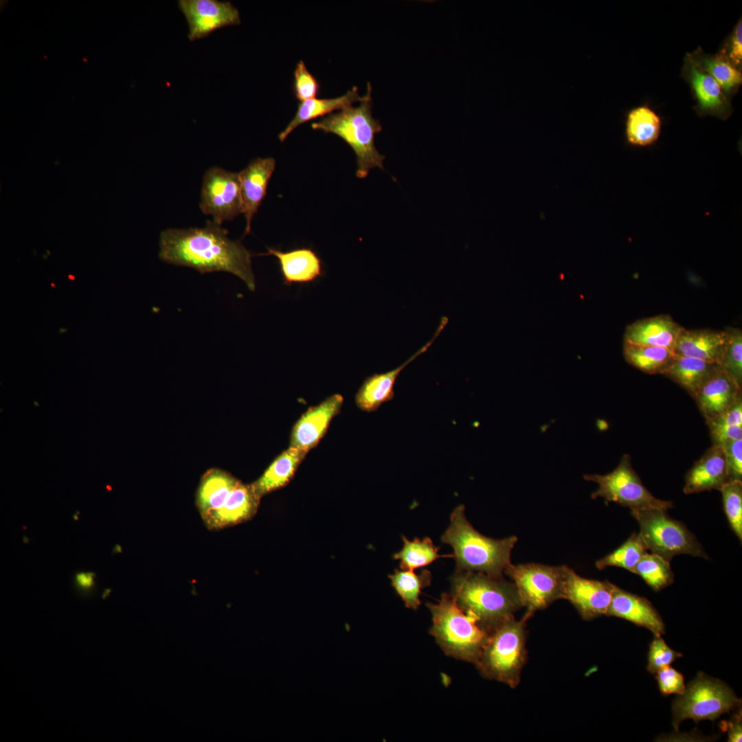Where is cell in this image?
<instances>
[{"label": "cell", "instance_id": "obj_1", "mask_svg": "<svg viewBox=\"0 0 742 742\" xmlns=\"http://www.w3.org/2000/svg\"><path fill=\"white\" fill-rule=\"evenodd\" d=\"M159 257L163 261L193 268L201 273H231L254 291L255 276L251 254L240 240L227 236V231L213 221L202 228L167 229L160 235Z\"/></svg>", "mask_w": 742, "mask_h": 742}, {"label": "cell", "instance_id": "obj_2", "mask_svg": "<svg viewBox=\"0 0 742 742\" xmlns=\"http://www.w3.org/2000/svg\"><path fill=\"white\" fill-rule=\"evenodd\" d=\"M450 595L486 631L523 607L513 583L482 572L456 570Z\"/></svg>", "mask_w": 742, "mask_h": 742}, {"label": "cell", "instance_id": "obj_3", "mask_svg": "<svg viewBox=\"0 0 742 742\" xmlns=\"http://www.w3.org/2000/svg\"><path fill=\"white\" fill-rule=\"evenodd\" d=\"M441 541L453 550L456 570L502 577L510 564V553L517 538L511 536L495 539L480 534L467 521L464 506L461 504L452 511L449 526L442 535Z\"/></svg>", "mask_w": 742, "mask_h": 742}, {"label": "cell", "instance_id": "obj_4", "mask_svg": "<svg viewBox=\"0 0 742 742\" xmlns=\"http://www.w3.org/2000/svg\"><path fill=\"white\" fill-rule=\"evenodd\" d=\"M371 92V85L368 82L366 93L359 106L351 105L311 124L313 129L333 133L348 144L356 155V175L360 179L366 178L372 168L384 169L385 157L374 145L375 135L382 131V126L372 116Z\"/></svg>", "mask_w": 742, "mask_h": 742}, {"label": "cell", "instance_id": "obj_5", "mask_svg": "<svg viewBox=\"0 0 742 742\" xmlns=\"http://www.w3.org/2000/svg\"><path fill=\"white\" fill-rule=\"evenodd\" d=\"M526 622L512 616L489 629L475 667L485 678L515 688L527 659Z\"/></svg>", "mask_w": 742, "mask_h": 742}, {"label": "cell", "instance_id": "obj_6", "mask_svg": "<svg viewBox=\"0 0 742 742\" xmlns=\"http://www.w3.org/2000/svg\"><path fill=\"white\" fill-rule=\"evenodd\" d=\"M431 614L429 633L447 656L475 664L487 636L476 620L465 614L450 594L426 604Z\"/></svg>", "mask_w": 742, "mask_h": 742}, {"label": "cell", "instance_id": "obj_7", "mask_svg": "<svg viewBox=\"0 0 742 742\" xmlns=\"http://www.w3.org/2000/svg\"><path fill=\"white\" fill-rule=\"evenodd\" d=\"M741 704V699L728 685L699 673L675 699L673 726L677 730L687 719L696 723L704 719L715 721L721 715L740 708Z\"/></svg>", "mask_w": 742, "mask_h": 742}, {"label": "cell", "instance_id": "obj_8", "mask_svg": "<svg viewBox=\"0 0 742 742\" xmlns=\"http://www.w3.org/2000/svg\"><path fill=\"white\" fill-rule=\"evenodd\" d=\"M631 514L638 522L640 534L653 553L668 561L682 554L708 558L695 536L683 523L671 518L666 510L631 509Z\"/></svg>", "mask_w": 742, "mask_h": 742}, {"label": "cell", "instance_id": "obj_9", "mask_svg": "<svg viewBox=\"0 0 742 742\" xmlns=\"http://www.w3.org/2000/svg\"><path fill=\"white\" fill-rule=\"evenodd\" d=\"M569 567L539 563L512 565L506 573L512 580L526 607L523 620L527 621L538 610L547 608L554 601L563 599L565 583Z\"/></svg>", "mask_w": 742, "mask_h": 742}, {"label": "cell", "instance_id": "obj_10", "mask_svg": "<svg viewBox=\"0 0 742 742\" xmlns=\"http://www.w3.org/2000/svg\"><path fill=\"white\" fill-rule=\"evenodd\" d=\"M584 479L598 484V489L591 497H603L607 502H614L631 509L659 508L668 510L673 507L671 501L655 497L644 486L633 469L631 456L624 455L618 466L606 475H585Z\"/></svg>", "mask_w": 742, "mask_h": 742}, {"label": "cell", "instance_id": "obj_11", "mask_svg": "<svg viewBox=\"0 0 742 742\" xmlns=\"http://www.w3.org/2000/svg\"><path fill=\"white\" fill-rule=\"evenodd\" d=\"M199 205L203 213L212 216L218 225L243 213L239 173L219 167L208 169L203 177Z\"/></svg>", "mask_w": 742, "mask_h": 742}, {"label": "cell", "instance_id": "obj_12", "mask_svg": "<svg viewBox=\"0 0 742 742\" xmlns=\"http://www.w3.org/2000/svg\"><path fill=\"white\" fill-rule=\"evenodd\" d=\"M682 75L690 88L696 102L695 109L700 116L712 115L725 120L732 115L734 109L730 99L690 53L684 58Z\"/></svg>", "mask_w": 742, "mask_h": 742}, {"label": "cell", "instance_id": "obj_13", "mask_svg": "<svg viewBox=\"0 0 742 742\" xmlns=\"http://www.w3.org/2000/svg\"><path fill=\"white\" fill-rule=\"evenodd\" d=\"M614 587L615 585L607 581H600L581 577L569 567L563 599L572 604L583 620H590L606 615Z\"/></svg>", "mask_w": 742, "mask_h": 742}, {"label": "cell", "instance_id": "obj_14", "mask_svg": "<svg viewBox=\"0 0 742 742\" xmlns=\"http://www.w3.org/2000/svg\"><path fill=\"white\" fill-rule=\"evenodd\" d=\"M344 398L335 394L310 407L294 425L290 446L308 451L317 445L325 435L333 418L339 413Z\"/></svg>", "mask_w": 742, "mask_h": 742}, {"label": "cell", "instance_id": "obj_15", "mask_svg": "<svg viewBox=\"0 0 742 742\" xmlns=\"http://www.w3.org/2000/svg\"><path fill=\"white\" fill-rule=\"evenodd\" d=\"M447 323L448 318L442 317L433 337L401 366L392 370L374 374L367 377L355 395L357 406L362 411L372 412L376 411L383 403L393 399L394 386L400 372L416 358L427 351Z\"/></svg>", "mask_w": 742, "mask_h": 742}, {"label": "cell", "instance_id": "obj_16", "mask_svg": "<svg viewBox=\"0 0 742 742\" xmlns=\"http://www.w3.org/2000/svg\"><path fill=\"white\" fill-rule=\"evenodd\" d=\"M741 396V385L719 366L693 397L706 420L727 411Z\"/></svg>", "mask_w": 742, "mask_h": 742}, {"label": "cell", "instance_id": "obj_17", "mask_svg": "<svg viewBox=\"0 0 742 742\" xmlns=\"http://www.w3.org/2000/svg\"><path fill=\"white\" fill-rule=\"evenodd\" d=\"M606 616L622 618L644 627L655 636L665 633L662 618L649 600L616 585Z\"/></svg>", "mask_w": 742, "mask_h": 742}, {"label": "cell", "instance_id": "obj_18", "mask_svg": "<svg viewBox=\"0 0 742 742\" xmlns=\"http://www.w3.org/2000/svg\"><path fill=\"white\" fill-rule=\"evenodd\" d=\"M275 167L276 161L272 157L256 158L239 172L243 213L246 220L244 235L251 231L252 218L266 195Z\"/></svg>", "mask_w": 742, "mask_h": 742}, {"label": "cell", "instance_id": "obj_19", "mask_svg": "<svg viewBox=\"0 0 742 742\" xmlns=\"http://www.w3.org/2000/svg\"><path fill=\"white\" fill-rule=\"evenodd\" d=\"M683 328L668 314L644 318L627 326L624 342L660 346L674 352L677 339Z\"/></svg>", "mask_w": 742, "mask_h": 742}, {"label": "cell", "instance_id": "obj_20", "mask_svg": "<svg viewBox=\"0 0 742 742\" xmlns=\"http://www.w3.org/2000/svg\"><path fill=\"white\" fill-rule=\"evenodd\" d=\"M260 498L251 484L240 482L223 506L203 521L210 530H219L247 521L256 513Z\"/></svg>", "mask_w": 742, "mask_h": 742}, {"label": "cell", "instance_id": "obj_21", "mask_svg": "<svg viewBox=\"0 0 742 742\" xmlns=\"http://www.w3.org/2000/svg\"><path fill=\"white\" fill-rule=\"evenodd\" d=\"M727 341L726 330L683 328L676 341L674 354L719 366Z\"/></svg>", "mask_w": 742, "mask_h": 742}, {"label": "cell", "instance_id": "obj_22", "mask_svg": "<svg viewBox=\"0 0 742 742\" xmlns=\"http://www.w3.org/2000/svg\"><path fill=\"white\" fill-rule=\"evenodd\" d=\"M726 482L723 450L721 446L713 445L687 473L683 491L686 494L719 491Z\"/></svg>", "mask_w": 742, "mask_h": 742}, {"label": "cell", "instance_id": "obj_23", "mask_svg": "<svg viewBox=\"0 0 742 742\" xmlns=\"http://www.w3.org/2000/svg\"><path fill=\"white\" fill-rule=\"evenodd\" d=\"M267 253L260 256H276L280 266L284 284H305L316 280L322 275V261L311 249L302 248L283 252L267 247Z\"/></svg>", "mask_w": 742, "mask_h": 742}, {"label": "cell", "instance_id": "obj_24", "mask_svg": "<svg viewBox=\"0 0 742 742\" xmlns=\"http://www.w3.org/2000/svg\"><path fill=\"white\" fill-rule=\"evenodd\" d=\"M240 482L231 474L213 469L202 477L196 504L203 520L221 508Z\"/></svg>", "mask_w": 742, "mask_h": 742}, {"label": "cell", "instance_id": "obj_25", "mask_svg": "<svg viewBox=\"0 0 742 742\" xmlns=\"http://www.w3.org/2000/svg\"><path fill=\"white\" fill-rule=\"evenodd\" d=\"M362 96L359 95L358 87L354 86L346 93L333 98H313L300 102L297 110L292 120L279 134L280 142H284L288 135L298 126L311 120L323 117L335 111H339L360 102Z\"/></svg>", "mask_w": 742, "mask_h": 742}, {"label": "cell", "instance_id": "obj_26", "mask_svg": "<svg viewBox=\"0 0 742 742\" xmlns=\"http://www.w3.org/2000/svg\"><path fill=\"white\" fill-rule=\"evenodd\" d=\"M308 451L289 446L270 464L262 476L251 484L260 497L285 486L293 477Z\"/></svg>", "mask_w": 742, "mask_h": 742}, {"label": "cell", "instance_id": "obj_27", "mask_svg": "<svg viewBox=\"0 0 742 742\" xmlns=\"http://www.w3.org/2000/svg\"><path fill=\"white\" fill-rule=\"evenodd\" d=\"M719 366L699 359L675 355L663 375L680 385L692 397Z\"/></svg>", "mask_w": 742, "mask_h": 742}, {"label": "cell", "instance_id": "obj_28", "mask_svg": "<svg viewBox=\"0 0 742 742\" xmlns=\"http://www.w3.org/2000/svg\"><path fill=\"white\" fill-rule=\"evenodd\" d=\"M693 59L719 85L727 97L737 91L742 83L741 69L734 65L723 54H707L700 47L690 53Z\"/></svg>", "mask_w": 742, "mask_h": 742}, {"label": "cell", "instance_id": "obj_29", "mask_svg": "<svg viewBox=\"0 0 742 742\" xmlns=\"http://www.w3.org/2000/svg\"><path fill=\"white\" fill-rule=\"evenodd\" d=\"M661 128V117L647 106L633 108L627 114L625 136L631 146L644 147L655 144Z\"/></svg>", "mask_w": 742, "mask_h": 742}, {"label": "cell", "instance_id": "obj_30", "mask_svg": "<svg viewBox=\"0 0 742 742\" xmlns=\"http://www.w3.org/2000/svg\"><path fill=\"white\" fill-rule=\"evenodd\" d=\"M623 355L628 363L650 374H662L675 356L674 352L663 347L625 342Z\"/></svg>", "mask_w": 742, "mask_h": 742}, {"label": "cell", "instance_id": "obj_31", "mask_svg": "<svg viewBox=\"0 0 742 742\" xmlns=\"http://www.w3.org/2000/svg\"><path fill=\"white\" fill-rule=\"evenodd\" d=\"M179 7L186 18L222 20L228 25L240 23V13L230 2L216 0H180Z\"/></svg>", "mask_w": 742, "mask_h": 742}, {"label": "cell", "instance_id": "obj_32", "mask_svg": "<svg viewBox=\"0 0 742 742\" xmlns=\"http://www.w3.org/2000/svg\"><path fill=\"white\" fill-rule=\"evenodd\" d=\"M402 538L403 547L393 556L394 559L400 560L401 570H414L427 566L440 557H453V554H438L440 548L436 546L428 537L423 539L416 538L412 541L405 536H402Z\"/></svg>", "mask_w": 742, "mask_h": 742}, {"label": "cell", "instance_id": "obj_33", "mask_svg": "<svg viewBox=\"0 0 742 742\" xmlns=\"http://www.w3.org/2000/svg\"><path fill=\"white\" fill-rule=\"evenodd\" d=\"M392 586L401 598L407 608L417 609L420 605L421 590L431 584V576L427 570H423L419 574L414 570H396L389 576Z\"/></svg>", "mask_w": 742, "mask_h": 742}, {"label": "cell", "instance_id": "obj_34", "mask_svg": "<svg viewBox=\"0 0 742 742\" xmlns=\"http://www.w3.org/2000/svg\"><path fill=\"white\" fill-rule=\"evenodd\" d=\"M713 445L742 438V397L724 413L706 420Z\"/></svg>", "mask_w": 742, "mask_h": 742}, {"label": "cell", "instance_id": "obj_35", "mask_svg": "<svg viewBox=\"0 0 742 742\" xmlns=\"http://www.w3.org/2000/svg\"><path fill=\"white\" fill-rule=\"evenodd\" d=\"M670 561L660 555L647 552L636 564L633 572L641 576L655 592H659L674 581Z\"/></svg>", "mask_w": 742, "mask_h": 742}, {"label": "cell", "instance_id": "obj_36", "mask_svg": "<svg viewBox=\"0 0 742 742\" xmlns=\"http://www.w3.org/2000/svg\"><path fill=\"white\" fill-rule=\"evenodd\" d=\"M648 550L640 534L633 533L619 548L596 562L601 570L609 566L626 569L631 572Z\"/></svg>", "mask_w": 742, "mask_h": 742}, {"label": "cell", "instance_id": "obj_37", "mask_svg": "<svg viewBox=\"0 0 742 742\" xmlns=\"http://www.w3.org/2000/svg\"><path fill=\"white\" fill-rule=\"evenodd\" d=\"M729 524L740 541L742 539V481L728 482L719 490Z\"/></svg>", "mask_w": 742, "mask_h": 742}, {"label": "cell", "instance_id": "obj_38", "mask_svg": "<svg viewBox=\"0 0 742 742\" xmlns=\"http://www.w3.org/2000/svg\"><path fill=\"white\" fill-rule=\"evenodd\" d=\"M727 341L719 366L742 384V331L740 328H726Z\"/></svg>", "mask_w": 742, "mask_h": 742}, {"label": "cell", "instance_id": "obj_39", "mask_svg": "<svg viewBox=\"0 0 742 742\" xmlns=\"http://www.w3.org/2000/svg\"><path fill=\"white\" fill-rule=\"evenodd\" d=\"M293 76V91L300 102L315 98L319 94L320 84L302 60L297 63Z\"/></svg>", "mask_w": 742, "mask_h": 742}, {"label": "cell", "instance_id": "obj_40", "mask_svg": "<svg viewBox=\"0 0 742 742\" xmlns=\"http://www.w3.org/2000/svg\"><path fill=\"white\" fill-rule=\"evenodd\" d=\"M681 657L682 654L670 648L661 636H655L649 644L647 671L655 674Z\"/></svg>", "mask_w": 742, "mask_h": 742}, {"label": "cell", "instance_id": "obj_41", "mask_svg": "<svg viewBox=\"0 0 742 742\" xmlns=\"http://www.w3.org/2000/svg\"><path fill=\"white\" fill-rule=\"evenodd\" d=\"M721 447L725 456L727 482L742 481V438L726 442Z\"/></svg>", "mask_w": 742, "mask_h": 742}, {"label": "cell", "instance_id": "obj_42", "mask_svg": "<svg viewBox=\"0 0 742 742\" xmlns=\"http://www.w3.org/2000/svg\"><path fill=\"white\" fill-rule=\"evenodd\" d=\"M655 674V679L662 695L667 696L671 694L679 695L685 691L684 676L674 668L667 666Z\"/></svg>", "mask_w": 742, "mask_h": 742}, {"label": "cell", "instance_id": "obj_43", "mask_svg": "<svg viewBox=\"0 0 742 742\" xmlns=\"http://www.w3.org/2000/svg\"><path fill=\"white\" fill-rule=\"evenodd\" d=\"M723 54L734 65L741 69L742 66V22L741 19L728 37L723 47L719 52Z\"/></svg>", "mask_w": 742, "mask_h": 742}, {"label": "cell", "instance_id": "obj_44", "mask_svg": "<svg viewBox=\"0 0 742 742\" xmlns=\"http://www.w3.org/2000/svg\"><path fill=\"white\" fill-rule=\"evenodd\" d=\"M742 715L741 708L732 715L728 721L720 722L719 727L721 731L727 732L729 742H741L742 738Z\"/></svg>", "mask_w": 742, "mask_h": 742}, {"label": "cell", "instance_id": "obj_45", "mask_svg": "<svg viewBox=\"0 0 742 742\" xmlns=\"http://www.w3.org/2000/svg\"><path fill=\"white\" fill-rule=\"evenodd\" d=\"M96 574L94 572H78L75 574L74 583L82 591H89L95 585Z\"/></svg>", "mask_w": 742, "mask_h": 742}, {"label": "cell", "instance_id": "obj_46", "mask_svg": "<svg viewBox=\"0 0 742 742\" xmlns=\"http://www.w3.org/2000/svg\"><path fill=\"white\" fill-rule=\"evenodd\" d=\"M121 552H122L121 547L119 545L117 544L113 548L112 554H113L114 553Z\"/></svg>", "mask_w": 742, "mask_h": 742}, {"label": "cell", "instance_id": "obj_47", "mask_svg": "<svg viewBox=\"0 0 742 742\" xmlns=\"http://www.w3.org/2000/svg\"><path fill=\"white\" fill-rule=\"evenodd\" d=\"M111 591V589H105L103 594H102V598H104V599L106 598V597L109 595V594L110 593Z\"/></svg>", "mask_w": 742, "mask_h": 742}, {"label": "cell", "instance_id": "obj_48", "mask_svg": "<svg viewBox=\"0 0 742 742\" xmlns=\"http://www.w3.org/2000/svg\"><path fill=\"white\" fill-rule=\"evenodd\" d=\"M79 514H80V510H76V511L75 512V513H74V515H72V517H73V519H74V520H76V521H78V520L79 519V518H78V515H79Z\"/></svg>", "mask_w": 742, "mask_h": 742}, {"label": "cell", "instance_id": "obj_49", "mask_svg": "<svg viewBox=\"0 0 742 742\" xmlns=\"http://www.w3.org/2000/svg\"><path fill=\"white\" fill-rule=\"evenodd\" d=\"M23 541L25 543H29L30 542V539H29L27 536L23 535Z\"/></svg>", "mask_w": 742, "mask_h": 742}, {"label": "cell", "instance_id": "obj_50", "mask_svg": "<svg viewBox=\"0 0 742 742\" xmlns=\"http://www.w3.org/2000/svg\"><path fill=\"white\" fill-rule=\"evenodd\" d=\"M105 487L109 491L112 490V487L109 484H106Z\"/></svg>", "mask_w": 742, "mask_h": 742}, {"label": "cell", "instance_id": "obj_51", "mask_svg": "<svg viewBox=\"0 0 742 742\" xmlns=\"http://www.w3.org/2000/svg\"><path fill=\"white\" fill-rule=\"evenodd\" d=\"M68 277H69V278H70V279H71V280H74L75 279V277H74V276H71V275H69V276H68Z\"/></svg>", "mask_w": 742, "mask_h": 742}]
</instances>
